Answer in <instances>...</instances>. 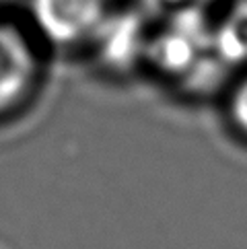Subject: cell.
<instances>
[{"instance_id":"obj_2","label":"cell","mask_w":247,"mask_h":249,"mask_svg":"<svg viewBox=\"0 0 247 249\" xmlns=\"http://www.w3.org/2000/svg\"><path fill=\"white\" fill-rule=\"evenodd\" d=\"M37 29L50 41L70 46L91 39L107 17V0H29Z\"/></svg>"},{"instance_id":"obj_4","label":"cell","mask_w":247,"mask_h":249,"mask_svg":"<svg viewBox=\"0 0 247 249\" xmlns=\"http://www.w3.org/2000/svg\"><path fill=\"white\" fill-rule=\"evenodd\" d=\"M35 70L33 54L19 31L0 25V111L21 99L27 93Z\"/></svg>"},{"instance_id":"obj_1","label":"cell","mask_w":247,"mask_h":249,"mask_svg":"<svg viewBox=\"0 0 247 249\" xmlns=\"http://www.w3.org/2000/svg\"><path fill=\"white\" fill-rule=\"evenodd\" d=\"M148 62L185 85L208 87L227 68L214 52V25L204 8H185L165 17L151 33Z\"/></svg>"},{"instance_id":"obj_7","label":"cell","mask_w":247,"mask_h":249,"mask_svg":"<svg viewBox=\"0 0 247 249\" xmlns=\"http://www.w3.org/2000/svg\"><path fill=\"white\" fill-rule=\"evenodd\" d=\"M233 118L247 132V83H243L233 97Z\"/></svg>"},{"instance_id":"obj_6","label":"cell","mask_w":247,"mask_h":249,"mask_svg":"<svg viewBox=\"0 0 247 249\" xmlns=\"http://www.w3.org/2000/svg\"><path fill=\"white\" fill-rule=\"evenodd\" d=\"M210 0H142V4L148 13L157 15H171L177 11H185V8H206Z\"/></svg>"},{"instance_id":"obj_5","label":"cell","mask_w":247,"mask_h":249,"mask_svg":"<svg viewBox=\"0 0 247 249\" xmlns=\"http://www.w3.org/2000/svg\"><path fill=\"white\" fill-rule=\"evenodd\" d=\"M214 52L225 66L247 64V0L214 25Z\"/></svg>"},{"instance_id":"obj_3","label":"cell","mask_w":247,"mask_h":249,"mask_svg":"<svg viewBox=\"0 0 247 249\" xmlns=\"http://www.w3.org/2000/svg\"><path fill=\"white\" fill-rule=\"evenodd\" d=\"M91 41H95L97 54L109 68L130 70L140 60H146L151 33L144 15L132 11L107 13Z\"/></svg>"}]
</instances>
